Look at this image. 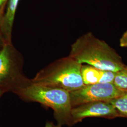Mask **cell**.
Instances as JSON below:
<instances>
[{
    "mask_svg": "<svg viewBox=\"0 0 127 127\" xmlns=\"http://www.w3.org/2000/svg\"><path fill=\"white\" fill-rule=\"evenodd\" d=\"M54 127H62V126L57 124V125H54Z\"/></svg>",
    "mask_w": 127,
    "mask_h": 127,
    "instance_id": "cell-16",
    "label": "cell"
},
{
    "mask_svg": "<svg viewBox=\"0 0 127 127\" xmlns=\"http://www.w3.org/2000/svg\"><path fill=\"white\" fill-rule=\"evenodd\" d=\"M5 43L4 39H3V37H2L1 32V31H0V49L2 48V47L3 46Z\"/></svg>",
    "mask_w": 127,
    "mask_h": 127,
    "instance_id": "cell-13",
    "label": "cell"
},
{
    "mask_svg": "<svg viewBox=\"0 0 127 127\" xmlns=\"http://www.w3.org/2000/svg\"><path fill=\"white\" fill-rule=\"evenodd\" d=\"M19 0H9L0 26V30L5 43H11L12 32L15 14Z\"/></svg>",
    "mask_w": 127,
    "mask_h": 127,
    "instance_id": "cell-8",
    "label": "cell"
},
{
    "mask_svg": "<svg viewBox=\"0 0 127 127\" xmlns=\"http://www.w3.org/2000/svg\"><path fill=\"white\" fill-rule=\"evenodd\" d=\"M127 90L115 86L113 83L85 85L76 91L70 92L72 107L94 102H109L124 95Z\"/></svg>",
    "mask_w": 127,
    "mask_h": 127,
    "instance_id": "cell-5",
    "label": "cell"
},
{
    "mask_svg": "<svg viewBox=\"0 0 127 127\" xmlns=\"http://www.w3.org/2000/svg\"><path fill=\"white\" fill-rule=\"evenodd\" d=\"M23 55L13 45L5 43L0 49V89L8 86L14 92L31 81L23 73Z\"/></svg>",
    "mask_w": 127,
    "mask_h": 127,
    "instance_id": "cell-4",
    "label": "cell"
},
{
    "mask_svg": "<svg viewBox=\"0 0 127 127\" xmlns=\"http://www.w3.org/2000/svg\"><path fill=\"white\" fill-rule=\"evenodd\" d=\"M113 83L118 88L127 90V65L122 70L116 73Z\"/></svg>",
    "mask_w": 127,
    "mask_h": 127,
    "instance_id": "cell-10",
    "label": "cell"
},
{
    "mask_svg": "<svg viewBox=\"0 0 127 127\" xmlns=\"http://www.w3.org/2000/svg\"><path fill=\"white\" fill-rule=\"evenodd\" d=\"M44 127H54V124L52 123L48 122L46 123Z\"/></svg>",
    "mask_w": 127,
    "mask_h": 127,
    "instance_id": "cell-14",
    "label": "cell"
},
{
    "mask_svg": "<svg viewBox=\"0 0 127 127\" xmlns=\"http://www.w3.org/2000/svg\"><path fill=\"white\" fill-rule=\"evenodd\" d=\"M124 96H126V97H127V91H126V93H125V95H124Z\"/></svg>",
    "mask_w": 127,
    "mask_h": 127,
    "instance_id": "cell-17",
    "label": "cell"
},
{
    "mask_svg": "<svg viewBox=\"0 0 127 127\" xmlns=\"http://www.w3.org/2000/svg\"><path fill=\"white\" fill-rule=\"evenodd\" d=\"M9 0H0V26L4 14L5 10Z\"/></svg>",
    "mask_w": 127,
    "mask_h": 127,
    "instance_id": "cell-11",
    "label": "cell"
},
{
    "mask_svg": "<svg viewBox=\"0 0 127 127\" xmlns=\"http://www.w3.org/2000/svg\"><path fill=\"white\" fill-rule=\"evenodd\" d=\"M25 101L35 102L53 110L58 125H72V106L69 92L42 86L31 81L14 92Z\"/></svg>",
    "mask_w": 127,
    "mask_h": 127,
    "instance_id": "cell-2",
    "label": "cell"
},
{
    "mask_svg": "<svg viewBox=\"0 0 127 127\" xmlns=\"http://www.w3.org/2000/svg\"><path fill=\"white\" fill-rule=\"evenodd\" d=\"M120 45L121 47H127V31L123 34L120 40Z\"/></svg>",
    "mask_w": 127,
    "mask_h": 127,
    "instance_id": "cell-12",
    "label": "cell"
},
{
    "mask_svg": "<svg viewBox=\"0 0 127 127\" xmlns=\"http://www.w3.org/2000/svg\"><path fill=\"white\" fill-rule=\"evenodd\" d=\"M72 124L81 122L85 118L99 117L108 119L120 117L117 110L109 102H94L72 108Z\"/></svg>",
    "mask_w": 127,
    "mask_h": 127,
    "instance_id": "cell-6",
    "label": "cell"
},
{
    "mask_svg": "<svg viewBox=\"0 0 127 127\" xmlns=\"http://www.w3.org/2000/svg\"><path fill=\"white\" fill-rule=\"evenodd\" d=\"M3 92H4L3 90L0 89V96L2 95V94L3 93Z\"/></svg>",
    "mask_w": 127,
    "mask_h": 127,
    "instance_id": "cell-15",
    "label": "cell"
},
{
    "mask_svg": "<svg viewBox=\"0 0 127 127\" xmlns=\"http://www.w3.org/2000/svg\"><path fill=\"white\" fill-rule=\"evenodd\" d=\"M81 73L85 85L113 83L116 73L105 71L87 64H82Z\"/></svg>",
    "mask_w": 127,
    "mask_h": 127,
    "instance_id": "cell-7",
    "label": "cell"
},
{
    "mask_svg": "<svg viewBox=\"0 0 127 127\" xmlns=\"http://www.w3.org/2000/svg\"><path fill=\"white\" fill-rule=\"evenodd\" d=\"M117 110L120 117L127 118V97L123 95L109 101Z\"/></svg>",
    "mask_w": 127,
    "mask_h": 127,
    "instance_id": "cell-9",
    "label": "cell"
},
{
    "mask_svg": "<svg viewBox=\"0 0 127 127\" xmlns=\"http://www.w3.org/2000/svg\"><path fill=\"white\" fill-rule=\"evenodd\" d=\"M82 64L117 73L127 65L122 57L105 41L91 32L79 37L71 46L68 55Z\"/></svg>",
    "mask_w": 127,
    "mask_h": 127,
    "instance_id": "cell-1",
    "label": "cell"
},
{
    "mask_svg": "<svg viewBox=\"0 0 127 127\" xmlns=\"http://www.w3.org/2000/svg\"><path fill=\"white\" fill-rule=\"evenodd\" d=\"M82 64L70 56L57 59L31 79L32 83L71 92L84 86Z\"/></svg>",
    "mask_w": 127,
    "mask_h": 127,
    "instance_id": "cell-3",
    "label": "cell"
}]
</instances>
